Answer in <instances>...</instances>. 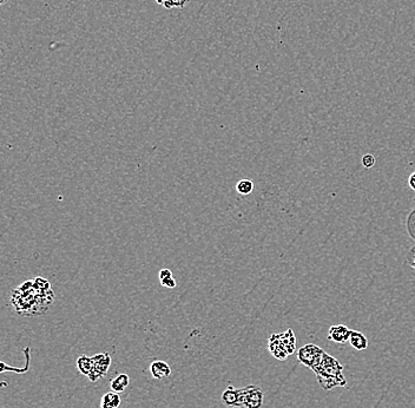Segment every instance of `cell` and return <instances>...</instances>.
<instances>
[{"mask_svg": "<svg viewBox=\"0 0 415 408\" xmlns=\"http://www.w3.org/2000/svg\"><path fill=\"white\" fill-rule=\"evenodd\" d=\"M55 302V292L51 284L44 277H36L25 281L13 289L11 295V306L21 316L43 315Z\"/></svg>", "mask_w": 415, "mask_h": 408, "instance_id": "cell-1", "label": "cell"}, {"mask_svg": "<svg viewBox=\"0 0 415 408\" xmlns=\"http://www.w3.org/2000/svg\"><path fill=\"white\" fill-rule=\"evenodd\" d=\"M311 371L316 374L318 383L325 391H330L335 387H344L347 384V380L343 375V366L327 352Z\"/></svg>", "mask_w": 415, "mask_h": 408, "instance_id": "cell-2", "label": "cell"}, {"mask_svg": "<svg viewBox=\"0 0 415 408\" xmlns=\"http://www.w3.org/2000/svg\"><path fill=\"white\" fill-rule=\"evenodd\" d=\"M264 393L260 387L249 384L244 388H240L238 396V408H262Z\"/></svg>", "mask_w": 415, "mask_h": 408, "instance_id": "cell-3", "label": "cell"}, {"mask_svg": "<svg viewBox=\"0 0 415 408\" xmlns=\"http://www.w3.org/2000/svg\"><path fill=\"white\" fill-rule=\"evenodd\" d=\"M94 360V368H92L91 373L89 374V380L91 382H97L99 379L105 376L109 372V368L111 366V356L109 353H99L92 356Z\"/></svg>", "mask_w": 415, "mask_h": 408, "instance_id": "cell-4", "label": "cell"}, {"mask_svg": "<svg viewBox=\"0 0 415 408\" xmlns=\"http://www.w3.org/2000/svg\"><path fill=\"white\" fill-rule=\"evenodd\" d=\"M322 352H324V349L318 347V346L308 344L298 349L297 359L302 365H305V366H307V367L311 368L313 367L315 361H316L317 356L320 355Z\"/></svg>", "mask_w": 415, "mask_h": 408, "instance_id": "cell-5", "label": "cell"}, {"mask_svg": "<svg viewBox=\"0 0 415 408\" xmlns=\"http://www.w3.org/2000/svg\"><path fill=\"white\" fill-rule=\"evenodd\" d=\"M351 333H352V330L344 325L332 326L329 328L328 336H327V338H328L329 341L336 342V344H345V342L349 341Z\"/></svg>", "mask_w": 415, "mask_h": 408, "instance_id": "cell-6", "label": "cell"}, {"mask_svg": "<svg viewBox=\"0 0 415 408\" xmlns=\"http://www.w3.org/2000/svg\"><path fill=\"white\" fill-rule=\"evenodd\" d=\"M150 373H151L153 379L164 380L171 375V368L165 361L156 360L150 365Z\"/></svg>", "mask_w": 415, "mask_h": 408, "instance_id": "cell-7", "label": "cell"}, {"mask_svg": "<svg viewBox=\"0 0 415 408\" xmlns=\"http://www.w3.org/2000/svg\"><path fill=\"white\" fill-rule=\"evenodd\" d=\"M269 350L272 354V356L276 357L279 360H286L289 354L287 353V350L284 349V347L281 344V340H280V334H272L269 338Z\"/></svg>", "mask_w": 415, "mask_h": 408, "instance_id": "cell-8", "label": "cell"}, {"mask_svg": "<svg viewBox=\"0 0 415 408\" xmlns=\"http://www.w3.org/2000/svg\"><path fill=\"white\" fill-rule=\"evenodd\" d=\"M280 340H281L282 346L289 355L295 352V347H296V337H295L293 329L289 328L287 332L280 334Z\"/></svg>", "mask_w": 415, "mask_h": 408, "instance_id": "cell-9", "label": "cell"}, {"mask_svg": "<svg viewBox=\"0 0 415 408\" xmlns=\"http://www.w3.org/2000/svg\"><path fill=\"white\" fill-rule=\"evenodd\" d=\"M238 396H240V390H236L233 386H228L222 394V402L228 407H237Z\"/></svg>", "mask_w": 415, "mask_h": 408, "instance_id": "cell-10", "label": "cell"}, {"mask_svg": "<svg viewBox=\"0 0 415 408\" xmlns=\"http://www.w3.org/2000/svg\"><path fill=\"white\" fill-rule=\"evenodd\" d=\"M349 344L356 350H364L368 347V340L364 336V334L357 330H352L351 336H349Z\"/></svg>", "mask_w": 415, "mask_h": 408, "instance_id": "cell-11", "label": "cell"}, {"mask_svg": "<svg viewBox=\"0 0 415 408\" xmlns=\"http://www.w3.org/2000/svg\"><path fill=\"white\" fill-rule=\"evenodd\" d=\"M121 406V396L117 392H107L102 396L101 408H118Z\"/></svg>", "mask_w": 415, "mask_h": 408, "instance_id": "cell-12", "label": "cell"}, {"mask_svg": "<svg viewBox=\"0 0 415 408\" xmlns=\"http://www.w3.org/2000/svg\"><path fill=\"white\" fill-rule=\"evenodd\" d=\"M130 384V378L128 374H119L116 378L110 381L111 391L117 392V393H123Z\"/></svg>", "mask_w": 415, "mask_h": 408, "instance_id": "cell-13", "label": "cell"}, {"mask_svg": "<svg viewBox=\"0 0 415 408\" xmlns=\"http://www.w3.org/2000/svg\"><path fill=\"white\" fill-rule=\"evenodd\" d=\"M76 366L80 374L89 376L92 368H94V360H92V356L80 355L78 359H77Z\"/></svg>", "mask_w": 415, "mask_h": 408, "instance_id": "cell-14", "label": "cell"}, {"mask_svg": "<svg viewBox=\"0 0 415 408\" xmlns=\"http://www.w3.org/2000/svg\"><path fill=\"white\" fill-rule=\"evenodd\" d=\"M159 282L162 284L163 287L165 288H169V289H174L176 287V280L174 275H172L171 270H169V269H162V270H159Z\"/></svg>", "mask_w": 415, "mask_h": 408, "instance_id": "cell-15", "label": "cell"}, {"mask_svg": "<svg viewBox=\"0 0 415 408\" xmlns=\"http://www.w3.org/2000/svg\"><path fill=\"white\" fill-rule=\"evenodd\" d=\"M236 190L238 194L243 196L250 195L253 190V183L250 179H242L236 184Z\"/></svg>", "mask_w": 415, "mask_h": 408, "instance_id": "cell-16", "label": "cell"}, {"mask_svg": "<svg viewBox=\"0 0 415 408\" xmlns=\"http://www.w3.org/2000/svg\"><path fill=\"white\" fill-rule=\"evenodd\" d=\"M362 165L366 169H371L375 165V157L371 155V153H367L362 157Z\"/></svg>", "mask_w": 415, "mask_h": 408, "instance_id": "cell-17", "label": "cell"}, {"mask_svg": "<svg viewBox=\"0 0 415 408\" xmlns=\"http://www.w3.org/2000/svg\"><path fill=\"white\" fill-rule=\"evenodd\" d=\"M188 0H170L168 4H165V9H172V7H183L186 5Z\"/></svg>", "mask_w": 415, "mask_h": 408, "instance_id": "cell-18", "label": "cell"}, {"mask_svg": "<svg viewBox=\"0 0 415 408\" xmlns=\"http://www.w3.org/2000/svg\"><path fill=\"white\" fill-rule=\"evenodd\" d=\"M407 262H408L410 267L415 268V245L412 247V249L409 250L408 255H407Z\"/></svg>", "mask_w": 415, "mask_h": 408, "instance_id": "cell-19", "label": "cell"}, {"mask_svg": "<svg viewBox=\"0 0 415 408\" xmlns=\"http://www.w3.org/2000/svg\"><path fill=\"white\" fill-rule=\"evenodd\" d=\"M408 186L410 189H413L415 191V172H413V174L410 175L409 179H408Z\"/></svg>", "mask_w": 415, "mask_h": 408, "instance_id": "cell-20", "label": "cell"}, {"mask_svg": "<svg viewBox=\"0 0 415 408\" xmlns=\"http://www.w3.org/2000/svg\"><path fill=\"white\" fill-rule=\"evenodd\" d=\"M156 2H157V3H158V4H159V5H163V6H164V5H165V4H168L169 2H170V0H156Z\"/></svg>", "mask_w": 415, "mask_h": 408, "instance_id": "cell-21", "label": "cell"}, {"mask_svg": "<svg viewBox=\"0 0 415 408\" xmlns=\"http://www.w3.org/2000/svg\"><path fill=\"white\" fill-rule=\"evenodd\" d=\"M7 2V0H0V4H2V5H4V4H5Z\"/></svg>", "mask_w": 415, "mask_h": 408, "instance_id": "cell-22", "label": "cell"}]
</instances>
